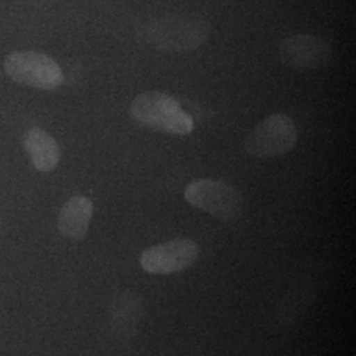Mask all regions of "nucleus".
Listing matches in <instances>:
<instances>
[{
	"label": "nucleus",
	"instance_id": "nucleus-1",
	"mask_svg": "<svg viewBox=\"0 0 356 356\" xmlns=\"http://www.w3.org/2000/svg\"><path fill=\"white\" fill-rule=\"evenodd\" d=\"M209 38V23L195 15L161 16L143 31L144 41L161 53H191L204 45Z\"/></svg>",
	"mask_w": 356,
	"mask_h": 356
},
{
	"label": "nucleus",
	"instance_id": "nucleus-2",
	"mask_svg": "<svg viewBox=\"0 0 356 356\" xmlns=\"http://www.w3.org/2000/svg\"><path fill=\"white\" fill-rule=\"evenodd\" d=\"M129 114L140 127L173 136H185L194 129L191 115L182 110L177 99L161 91L149 90L135 97L129 106Z\"/></svg>",
	"mask_w": 356,
	"mask_h": 356
},
{
	"label": "nucleus",
	"instance_id": "nucleus-3",
	"mask_svg": "<svg viewBox=\"0 0 356 356\" xmlns=\"http://www.w3.org/2000/svg\"><path fill=\"white\" fill-rule=\"evenodd\" d=\"M184 198L195 209L223 223H235L243 216L242 194L226 181L198 178L191 181L184 191Z\"/></svg>",
	"mask_w": 356,
	"mask_h": 356
},
{
	"label": "nucleus",
	"instance_id": "nucleus-4",
	"mask_svg": "<svg viewBox=\"0 0 356 356\" xmlns=\"http://www.w3.org/2000/svg\"><path fill=\"white\" fill-rule=\"evenodd\" d=\"M298 141V129L291 116L273 114L256 124L244 148L256 159H273L291 152Z\"/></svg>",
	"mask_w": 356,
	"mask_h": 356
},
{
	"label": "nucleus",
	"instance_id": "nucleus-5",
	"mask_svg": "<svg viewBox=\"0 0 356 356\" xmlns=\"http://www.w3.org/2000/svg\"><path fill=\"white\" fill-rule=\"evenodd\" d=\"M4 72L13 82L36 90L57 89L64 74L53 58L38 51H13L4 60Z\"/></svg>",
	"mask_w": 356,
	"mask_h": 356
},
{
	"label": "nucleus",
	"instance_id": "nucleus-6",
	"mask_svg": "<svg viewBox=\"0 0 356 356\" xmlns=\"http://www.w3.org/2000/svg\"><path fill=\"white\" fill-rule=\"evenodd\" d=\"M200 256V247L193 239L177 238L152 245L140 254V266L151 275H173L191 267Z\"/></svg>",
	"mask_w": 356,
	"mask_h": 356
},
{
	"label": "nucleus",
	"instance_id": "nucleus-7",
	"mask_svg": "<svg viewBox=\"0 0 356 356\" xmlns=\"http://www.w3.org/2000/svg\"><path fill=\"white\" fill-rule=\"evenodd\" d=\"M280 61L298 72L322 69L332 58V47L327 40L316 35H294L281 41Z\"/></svg>",
	"mask_w": 356,
	"mask_h": 356
},
{
	"label": "nucleus",
	"instance_id": "nucleus-8",
	"mask_svg": "<svg viewBox=\"0 0 356 356\" xmlns=\"http://www.w3.org/2000/svg\"><path fill=\"white\" fill-rule=\"evenodd\" d=\"M143 302L135 293L124 292L115 296L111 304V327L116 337L131 341L140 330L143 319Z\"/></svg>",
	"mask_w": 356,
	"mask_h": 356
},
{
	"label": "nucleus",
	"instance_id": "nucleus-9",
	"mask_svg": "<svg viewBox=\"0 0 356 356\" xmlns=\"http://www.w3.org/2000/svg\"><path fill=\"white\" fill-rule=\"evenodd\" d=\"M94 204L88 197L74 195L63 206L58 219V232L72 241H83L89 234Z\"/></svg>",
	"mask_w": 356,
	"mask_h": 356
},
{
	"label": "nucleus",
	"instance_id": "nucleus-10",
	"mask_svg": "<svg viewBox=\"0 0 356 356\" xmlns=\"http://www.w3.org/2000/svg\"><path fill=\"white\" fill-rule=\"evenodd\" d=\"M24 148L33 166L44 173L54 170L60 163V147L48 132L32 128L24 136Z\"/></svg>",
	"mask_w": 356,
	"mask_h": 356
},
{
	"label": "nucleus",
	"instance_id": "nucleus-11",
	"mask_svg": "<svg viewBox=\"0 0 356 356\" xmlns=\"http://www.w3.org/2000/svg\"><path fill=\"white\" fill-rule=\"evenodd\" d=\"M307 306V297L302 292L291 293L286 294L285 298L280 302L279 309V319L282 326H291L294 321H297L298 316L305 312Z\"/></svg>",
	"mask_w": 356,
	"mask_h": 356
}]
</instances>
